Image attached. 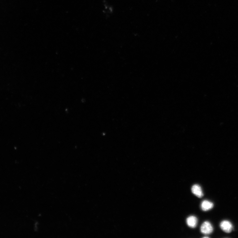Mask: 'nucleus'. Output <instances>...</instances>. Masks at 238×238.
<instances>
[{"label":"nucleus","mask_w":238,"mask_h":238,"mask_svg":"<svg viewBox=\"0 0 238 238\" xmlns=\"http://www.w3.org/2000/svg\"><path fill=\"white\" fill-rule=\"evenodd\" d=\"M200 230L202 233L205 234H209L212 232L213 228L212 226V225L210 222L205 221L202 225L200 227Z\"/></svg>","instance_id":"nucleus-1"},{"label":"nucleus","mask_w":238,"mask_h":238,"mask_svg":"<svg viewBox=\"0 0 238 238\" xmlns=\"http://www.w3.org/2000/svg\"><path fill=\"white\" fill-rule=\"evenodd\" d=\"M220 227L222 231L227 233L231 232L233 229L232 224L231 222L227 220L222 221L220 224Z\"/></svg>","instance_id":"nucleus-2"},{"label":"nucleus","mask_w":238,"mask_h":238,"mask_svg":"<svg viewBox=\"0 0 238 238\" xmlns=\"http://www.w3.org/2000/svg\"><path fill=\"white\" fill-rule=\"evenodd\" d=\"M192 192L199 198H201L203 195L202 190L200 186L198 185H195L191 188Z\"/></svg>","instance_id":"nucleus-3"},{"label":"nucleus","mask_w":238,"mask_h":238,"mask_svg":"<svg viewBox=\"0 0 238 238\" xmlns=\"http://www.w3.org/2000/svg\"><path fill=\"white\" fill-rule=\"evenodd\" d=\"M186 221L188 225L191 228H195L197 226L198 219L195 216H191L189 217Z\"/></svg>","instance_id":"nucleus-4"},{"label":"nucleus","mask_w":238,"mask_h":238,"mask_svg":"<svg viewBox=\"0 0 238 238\" xmlns=\"http://www.w3.org/2000/svg\"><path fill=\"white\" fill-rule=\"evenodd\" d=\"M214 204L212 203L207 200H204L201 204V208L204 211H208L212 208Z\"/></svg>","instance_id":"nucleus-5"},{"label":"nucleus","mask_w":238,"mask_h":238,"mask_svg":"<svg viewBox=\"0 0 238 238\" xmlns=\"http://www.w3.org/2000/svg\"><path fill=\"white\" fill-rule=\"evenodd\" d=\"M203 238H208V237H203Z\"/></svg>","instance_id":"nucleus-6"}]
</instances>
